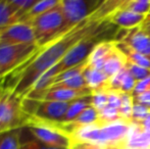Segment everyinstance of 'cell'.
<instances>
[{
  "label": "cell",
  "instance_id": "6da1fadb",
  "mask_svg": "<svg viewBox=\"0 0 150 149\" xmlns=\"http://www.w3.org/2000/svg\"><path fill=\"white\" fill-rule=\"evenodd\" d=\"M105 20L96 10L67 34L40 48L38 53L27 62L26 66L18 74L16 85L11 88L14 93L22 98L26 97L42 76L56 66L76 44L95 32Z\"/></svg>",
  "mask_w": 150,
  "mask_h": 149
},
{
  "label": "cell",
  "instance_id": "7a4b0ae2",
  "mask_svg": "<svg viewBox=\"0 0 150 149\" xmlns=\"http://www.w3.org/2000/svg\"><path fill=\"white\" fill-rule=\"evenodd\" d=\"M109 24L110 23L106 18L95 32H93L89 36L84 38L79 43L76 44L56 66L47 71L38 80L29 94L39 93V92L44 91L49 87L50 82L54 77L69 70V68H73L79 64H82L83 62L87 61L88 57L90 56L91 52L93 51L95 46L103 41H108L106 37L108 36L109 30L111 27V25Z\"/></svg>",
  "mask_w": 150,
  "mask_h": 149
},
{
  "label": "cell",
  "instance_id": "3957f363",
  "mask_svg": "<svg viewBox=\"0 0 150 149\" xmlns=\"http://www.w3.org/2000/svg\"><path fill=\"white\" fill-rule=\"evenodd\" d=\"M29 23L33 27L37 44L40 48L55 41L69 32L65 30L64 16L60 5V0L55 7Z\"/></svg>",
  "mask_w": 150,
  "mask_h": 149
},
{
  "label": "cell",
  "instance_id": "277c9868",
  "mask_svg": "<svg viewBox=\"0 0 150 149\" xmlns=\"http://www.w3.org/2000/svg\"><path fill=\"white\" fill-rule=\"evenodd\" d=\"M29 119L23 108V98L14 93L11 88H4L0 98V123L5 131L21 129Z\"/></svg>",
  "mask_w": 150,
  "mask_h": 149
},
{
  "label": "cell",
  "instance_id": "5b68a950",
  "mask_svg": "<svg viewBox=\"0 0 150 149\" xmlns=\"http://www.w3.org/2000/svg\"><path fill=\"white\" fill-rule=\"evenodd\" d=\"M25 127L41 143L55 148L71 149V139L52 123L39 121L29 117Z\"/></svg>",
  "mask_w": 150,
  "mask_h": 149
},
{
  "label": "cell",
  "instance_id": "8992f818",
  "mask_svg": "<svg viewBox=\"0 0 150 149\" xmlns=\"http://www.w3.org/2000/svg\"><path fill=\"white\" fill-rule=\"evenodd\" d=\"M39 50L40 47L36 45H0V79L30 61Z\"/></svg>",
  "mask_w": 150,
  "mask_h": 149
},
{
  "label": "cell",
  "instance_id": "52a82bcc",
  "mask_svg": "<svg viewBox=\"0 0 150 149\" xmlns=\"http://www.w3.org/2000/svg\"><path fill=\"white\" fill-rule=\"evenodd\" d=\"M103 2L98 0H60L65 22V30L71 31L92 16Z\"/></svg>",
  "mask_w": 150,
  "mask_h": 149
},
{
  "label": "cell",
  "instance_id": "ba28073f",
  "mask_svg": "<svg viewBox=\"0 0 150 149\" xmlns=\"http://www.w3.org/2000/svg\"><path fill=\"white\" fill-rule=\"evenodd\" d=\"M0 45H36L35 32L30 23L20 22L0 33Z\"/></svg>",
  "mask_w": 150,
  "mask_h": 149
},
{
  "label": "cell",
  "instance_id": "9c48e42d",
  "mask_svg": "<svg viewBox=\"0 0 150 149\" xmlns=\"http://www.w3.org/2000/svg\"><path fill=\"white\" fill-rule=\"evenodd\" d=\"M145 18H146V16H144V14H138L135 12L129 11V10L117 8L112 13L109 14L107 20L111 25L131 30V29L140 27Z\"/></svg>",
  "mask_w": 150,
  "mask_h": 149
},
{
  "label": "cell",
  "instance_id": "30bf717a",
  "mask_svg": "<svg viewBox=\"0 0 150 149\" xmlns=\"http://www.w3.org/2000/svg\"><path fill=\"white\" fill-rule=\"evenodd\" d=\"M122 43L128 45L134 51L150 58V37L141 30L140 27L131 29L129 35Z\"/></svg>",
  "mask_w": 150,
  "mask_h": 149
},
{
  "label": "cell",
  "instance_id": "8fae6325",
  "mask_svg": "<svg viewBox=\"0 0 150 149\" xmlns=\"http://www.w3.org/2000/svg\"><path fill=\"white\" fill-rule=\"evenodd\" d=\"M84 77H85L88 87L92 91V94L108 92V83L110 78L103 71L95 70L88 66L84 71Z\"/></svg>",
  "mask_w": 150,
  "mask_h": 149
},
{
  "label": "cell",
  "instance_id": "7c38bea8",
  "mask_svg": "<svg viewBox=\"0 0 150 149\" xmlns=\"http://www.w3.org/2000/svg\"><path fill=\"white\" fill-rule=\"evenodd\" d=\"M115 47V43L113 41H103L95 46L93 51L88 57V66L95 70L103 71L105 60L112 52Z\"/></svg>",
  "mask_w": 150,
  "mask_h": 149
},
{
  "label": "cell",
  "instance_id": "4fadbf2b",
  "mask_svg": "<svg viewBox=\"0 0 150 149\" xmlns=\"http://www.w3.org/2000/svg\"><path fill=\"white\" fill-rule=\"evenodd\" d=\"M127 64V58L122 52L115 47L109 56L105 60L104 66H103V72L105 73L109 78H112L115 76L120 70L126 66Z\"/></svg>",
  "mask_w": 150,
  "mask_h": 149
},
{
  "label": "cell",
  "instance_id": "5bb4252c",
  "mask_svg": "<svg viewBox=\"0 0 150 149\" xmlns=\"http://www.w3.org/2000/svg\"><path fill=\"white\" fill-rule=\"evenodd\" d=\"M18 23L20 18L10 0H0V32Z\"/></svg>",
  "mask_w": 150,
  "mask_h": 149
},
{
  "label": "cell",
  "instance_id": "9a60e30c",
  "mask_svg": "<svg viewBox=\"0 0 150 149\" xmlns=\"http://www.w3.org/2000/svg\"><path fill=\"white\" fill-rule=\"evenodd\" d=\"M91 105H92V95L85 96V97L74 100V101H71V104H69V109H67V114H65L62 123H58V124L71 123V121H75L86 108H88Z\"/></svg>",
  "mask_w": 150,
  "mask_h": 149
},
{
  "label": "cell",
  "instance_id": "2e32d148",
  "mask_svg": "<svg viewBox=\"0 0 150 149\" xmlns=\"http://www.w3.org/2000/svg\"><path fill=\"white\" fill-rule=\"evenodd\" d=\"M115 47L126 56L127 60H129L132 64H137L139 66H142V68H145L147 70H150V58L134 51V50L131 49L125 43H115Z\"/></svg>",
  "mask_w": 150,
  "mask_h": 149
},
{
  "label": "cell",
  "instance_id": "e0dca14e",
  "mask_svg": "<svg viewBox=\"0 0 150 149\" xmlns=\"http://www.w3.org/2000/svg\"><path fill=\"white\" fill-rule=\"evenodd\" d=\"M20 149H69V148H55L49 147L38 141L29 132L26 127L20 129Z\"/></svg>",
  "mask_w": 150,
  "mask_h": 149
},
{
  "label": "cell",
  "instance_id": "ac0fdd59",
  "mask_svg": "<svg viewBox=\"0 0 150 149\" xmlns=\"http://www.w3.org/2000/svg\"><path fill=\"white\" fill-rule=\"evenodd\" d=\"M58 3H59V0H43V1H37V3L30 10V12L25 16L23 22H26V23L31 22L35 18L45 13V12H47L51 8L55 7Z\"/></svg>",
  "mask_w": 150,
  "mask_h": 149
},
{
  "label": "cell",
  "instance_id": "d6986e66",
  "mask_svg": "<svg viewBox=\"0 0 150 149\" xmlns=\"http://www.w3.org/2000/svg\"><path fill=\"white\" fill-rule=\"evenodd\" d=\"M120 9L129 10L138 14L150 13V0H130V1H122L119 6Z\"/></svg>",
  "mask_w": 150,
  "mask_h": 149
},
{
  "label": "cell",
  "instance_id": "ffe728a7",
  "mask_svg": "<svg viewBox=\"0 0 150 149\" xmlns=\"http://www.w3.org/2000/svg\"><path fill=\"white\" fill-rule=\"evenodd\" d=\"M0 149H20V129L0 133Z\"/></svg>",
  "mask_w": 150,
  "mask_h": 149
},
{
  "label": "cell",
  "instance_id": "44dd1931",
  "mask_svg": "<svg viewBox=\"0 0 150 149\" xmlns=\"http://www.w3.org/2000/svg\"><path fill=\"white\" fill-rule=\"evenodd\" d=\"M98 121V112L93 107L92 105L86 108L77 119L74 121H71V125L76 127H82V126H91L97 125Z\"/></svg>",
  "mask_w": 150,
  "mask_h": 149
},
{
  "label": "cell",
  "instance_id": "7402d4cb",
  "mask_svg": "<svg viewBox=\"0 0 150 149\" xmlns=\"http://www.w3.org/2000/svg\"><path fill=\"white\" fill-rule=\"evenodd\" d=\"M120 99H122V103H120V107L119 109L120 119L131 124L133 106H134V98L131 94L120 93Z\"/></svg>",
  "mask_w": 150,
  "mask_h": 149
},
{
  "label": "cell",
  "instance_id": "603a6c76",
  "mask_svg": "<svg viewBox=\"0 0 150 149\" xmlns=\"http://www.w3.org/2000/svg\"><path fill=\"white\" fill-rule=\"evenodd\" d=\"M10 3L16 9L20 22H23L25 16L30 12L33 6L37 3V0H10Z\"/></svg>",
  "mask_w": 150,
  "mask_h": 149
},
{
  "label": "cell",
  "instance_id": "cb8c5ba5",
  "mask_svg": "<svg viewBox=\"0 0 150 149\" xmlns=\"http://www.w3.org/2000/svg\"><path fill=\"white\" fill-rule=\"evenodd\" d=\"M150 113V109L145 107L144 105L140 103H137L134 101V106H133V112H132V119L131 124H136V125H141L145 121L147 117Z\"/></svg>",
  "mask_w": 150,
  "mask_h": 149
},
{
  "label": "cell",
  "instance_id": "d4e9b609",
  "mask_svg": "<svg viewBox=\"0 0 150 149\" xmlns=\"http://www.w3.org/2000/svg\"><path fill=\"white\" fill-rule=\"evenodd\" d=\"M126 68H128L129 73L133 76V78H134L137 82H140V81H142V80L150 77V70H147V68H142V66H137V64H132V62L129 61V60H127Z\"/></svg>",
  "mask_w": 150,
  "mask_h": 149
},
{
  "label": "cell",
  "instance_id": "484cf974",
  "mask_svg": "<svg viewBox=\"0 0 150 149\" xmlns=\"http://www.w3.org/2000/svg\"><path fill=\"white\" fill-rule=\"evenodd\" d=\"M92 106L98 112L107 107L108 106V94L104 92L92 94Z\"/></svg>",
  "mask_w": 150,
  "mask_h": 149
},
{
  "label": "cell",
  "instance_id": "4316f807",
  "mask_svg": "<svg viewBox=\"0 0 150 149\" xmlns=\"http://www.w3.org/2000/svg\"><path fill=\"white\" fill-rule=\"evenodd\" d=\"M128 70V68H127ZM137 85V81L133 78V76L127 72L126 76H125L124 80L122 82V86H120V93H127V94H132L134 91L135 87Z\"/></svg>",
  "mask_w": 150,
  "mask_h": 149
},
{
  "label": "cell",
  "instance_id": "83f0119b",
  "mask_svg": "<svg viewBox=\"0 0 150 149\" xmlns=\"http://www.w3.org/2000/svg\"><path fill=\"white\" fill-rule=\"evenodd\" d=\"M148 90H150V77L146 78V79L142 80L140 82H137L136 87H135L134 91H133V93L131 95L133 97H136V96L140 95V94L144 93V92L148 91Z\"/></svg>",
  "mask_w": 150,
  "mask_h": 149
},
{
  "label": "cell",
  "instance_id": "f1b7e54d",
  "mask_svg": "<svg viewBox=\"0 0 150 149\" xmlns=\"http://www.w3.org/2000/svg\"><path fill=\"white\" fill-rule=\"evenodd\" d=\"M108 94V106L111 108L120 109L122 99H120V93L117 92H109Z\"/></svg>",
  "mask_w": 150,
  "mask_h": 149
},
{
  "label": "cell",
  "instance_id": "f546056e",
  "mask_svg": "<svg viewBox=\"0 0 150 149\" xmlns=\"http://www.w3.org/2000/svg\"><path fill=\"white\" fill-rule=\"evenodd\" d=\"M134 98V101L137 102V103H140L142 105H144L145 107L149 108L150 109V90L144 92V93L140 94V95L136 96Z\"/></svg>",
  "mask_w": 150,
  "mask_h": 149
},
{
  "label": "cell",
  "instance_id": "4dcf8cb0",
  "mask_svg": "<svg viewBox=\"0 0 150 149\" xmlns=\"http://www.w3.org/2000/svg\"><path fill=\"white\" fill-rule=\"evenodd\" d=\"M71 149H115V148H108L104 146L96 145V144L91 143H74L71 145Z\"/></svg>",
  "mask_w": 150,
  "mask_h": 149
},
{
  "label": "cell",
  "instance_id": "1f68e13d",
  "mask_svg": "<svg viewBox=\"0 0 150 149\" xmlns=\"http://www.w3.org/2000/svg\"><path fill=\"white\" fill-rule=\"evenodd\" d=\"M140 29L150 37V13L146 16V18L144 20V22L141 24Z\"/></svg>",
  "mask_w": 150,
  "mask_h": 149
},
{
  "label": "cell",
  "instance_id": "d6a6232c",
  "mask_svg": "<svg viewBox=\"0 0 150 149\" xmlns=\"http://www.w3.org/2000/svg\"><path fill=\"white\" fill-rule=\"evenodd\" d=\"M141 126H142V128L144 129V131H150V113L148 117L145 119V121L141 124Z\"/></svg>",
  "mask_w": 150,
  "mask_h": 149
},
{
  "label": "cell",
  "instance_id": "836d02e7",
  "mask_svg": "<svg viewBox=\"0 0 150 149\" xmlns=\"http://www.w3.org/2000/svg\"><path fill=\"white\" fill-rule=\"evenodd\" d=\"M3 132H6L5 129H4V127L2 126V124L0 123V133H3Z\"/></svg>",
  "mask_w": 150,
  "mask_h": 149
},
{
  "label": "cell",
  "instance_id": "e575fe53",
  "mask_svg": "<svg viewBox=\"0 0 150 149\" xmlns=\"http://www.w3.org/2000/svg\"><path fill=\"white\" fill-rule=\"evenodd\" d=\"M3 91H4V88L2 87V86H0V98H1V95H2V93H3Z\"/></svg>",
  "mask_w": 150,
  "mask_h": 149
},
{
  "label": "cell",
  "instance_id": "d590c367",
  "mask_svg": "<svg viewBox=\"0 0 150 149\" xmlns=\"http://www.w3.org/2000/svg\"><path fill=\"white\" fill-rule=\"evenodd\" d=\"M0 33H1V32H0Z\"/></svg>",
  "mask_w": 150,
  "mask_h": 149
}]
</instances>
